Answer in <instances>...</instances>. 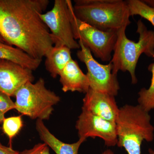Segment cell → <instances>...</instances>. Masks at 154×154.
Wrapping results in <instances>:
<instances>
[{
  "mask_svg": "<svg viewBox=\"0 0 154 154\" xmlns=\"http://www.w3.org/2000/svg\"><path fill=\"white\" fill-rule=\"evenodd\" d=\"M49 4L48 0H0V34L6 44L42 60L54 45L40 17Z\"/></svg>",
  "mask_w": 154,
  "mask_h": 154,
  "instance_id": "cell-1",
  "label": "cell"
},
{
  "mask_svg": "<svg viewBox=\"0 0 154 154\" xmlns=\"http://www.w3.org/2000/svg\"><path fill=\"white\" fill-rule=\"evenodd\" d=\"M75 16L102 31L117 32L131 23L129 8L123 0H75Z\"/></svg>",
  "mask_w": 154,
  "mask_h": 154,
  "instance_id": "cell-2",
  "label": "cell"
},
{
  "mask_svg": "<svg viewBox=\"0 0 154 154\" xmlns=\"http://www.w3.org/2000/svg\"><path fill=\"white\" fill-rule=\"evenodd\" d=\"M137 24V33L139 34L138 41L135 42L127 38L126 27L119 30L113 56L110 61L113 66L112 73L117 75L119 71L128 72L133 85L138 82L135 70L140 55L144 54L148 57L154 56V31L148 30L141 19Z\"/></svg>",
  "mask_w": 154,
  "mask_h": 154,
  "instance_id": "cell-3",
  "label": "cell"
},
{
  "mask_svg": "<svg viewBox=\"0 0 154 154\" xmlns=\"http://www.w3.org/2000/svg\"><path fill=\"white\" fill-rule=\"evenodd\" d=\"M151 119L149 112L139 105L120 107L115 122L117 146L124 148L128 154H141L143 141L150 142L154 139Z\"/></svg>",
  "mask_w": 154,
  "mask_h": 154,
  "instance_id": "cell-4",
  "label": "cell"
},
{
  "mask_svg": "<svg viewBox=\"0 0 154 154\" xmlns=\"http://www.w3.org/2000/svg\"><path fill=\"white\" fill-rule=\"evenodd\" d=\"M15 109L22 115L31 119L48 120L53 106L60 101V97L45 87V82L39 78L36 83L29 82L15 94Z\"/></svg>",
  "mask_w": 154,
  "mask_h": 154,
  "instance_id": "cell-5",
  "label": "cell"
},
{
  "mask_svg": "<svg viewBox=\"0 0 154 154\" xmlns=\"http://www.w3.org/2000/svg\"><path fill=\"white\" fill-rule=\"evenodd\" d=\"M68 2L75 39L82 41L95 57L103 62L110 61L117 39V32L102 31L79 20L74 13L72 1L68 0Z\"/></svg>",
  "mask_w": 154,
  "mask_h": 154,
  "instance_id": "cell-6",
  "label": "cell"
},
{
  "mask_svg": "<svg viewBox=\"0 0 154 154\" xmlns=\"http://www.w3.org/2000/svg\"><path fill=\"white\" fill-rule=\"evenodd\" d=\"M40 17L51 31L54 45H64L71 50L81 48L73 33L68 0H55L52 9Z\"/></svg>",
  "mask_w": 154,
  "mask_h": 154,
  "instance_id": "cell-7",
  "label": "cell"
},
{
  "mask_svg": "<svg viewBox=\"0 0 154 154\" xmlns=\"http://www.w3.org/2000/svg\"><path fill=\"white\" fill-rule=\"evenodd\" d=\"M81 47L77 52L78 58L85 64L88 69L87 75L90 87L92 90L115 96L120 89L117 75L112 73L113 66L110 62L107 64L98 62L91 51L79 40Z\"/></svg>",
  "mask_w": 154,
  "mask_h": 154,
  "instance_id": "cell-8",
  "label": "cell"
},
{
  "mask_svg": "<svg viewBox=\"0 0 154 154\" xmlns=\"http://www.w3.org/2000/svg\"><path fill=\"white\" fill-rule=\"evenodd\" d=\"M79 139L101 138L107 146H114L118 142L115 122L108 121L82 109L75 125Z\"/></svg>",
  "mask_w": 154,
  "mask_h": 154,
  "instance_id": "cell-9",
  "label": "cell"
},
{
  "mask_svg": "<svg viewBox=\"0 0 154 154\" xmlns=\"http://www.w3.org/2000/svg\"><path fill=\"white\" fill-rule=\"evenodd\" d=\"M33 72L11 61L0 60V91L10 97L26 83L33 82Z\"/></svg>",
  "mask_w": 154,
  "mask_h": 154,
  "instance_id": "cell-10",
  "label": "cell"
},
{
  "mask_svg": "<svg viewBox=\"0 0 154 154\" xmlns=\"http://www.w3.org/2000/svg\"><path fill=\"white\" fill-rule=\"evenodd\" d=\"M114 97L90 88L83 99L82 109L108 121L115 122L119 108Z\"/></svg>",
  "mask_w": 154,
  "mask_h": 154,
  "instance_id": "cell-11",
  "label": "cell"
},
{
  "mask_svg": "<svg viewBox=\"0 0 154 154\" xmlns=\"http://www.w3.org/2000/svg\"><path fill=\"white\" fill-rule=\"evenodd\" d=\"M62 90L65 93L78 92L86 94L90 89L87 75L83 72L76 61L72 59L66 66L59 75Z\"/></svg>",
  "mask_w": 154,
  "mask_h": 154,
  "instance_id": "cell-12",
  "label": "cell"
},
{
  "mask_svg": "<svg viewBox=\"0 0 154 154\" xmlns=\"http://www.w3.org/2000/svg\"><path fill=\"white\" fill-rule=\"evenodd\" d=\"M36 128L41 140L51 148L56 154H78L80 146L86 140L79 139L74 143H64L51 134L43 121L40 119L36 120Z\"/></svg>",
  "mask_w": 154,
  "mask_h": 154,
  "instance_id": "cell-13",
  "label": "cell"
},
{
  "mask_svg": "<svg viewBox=\"0 0 154 154\" xmlns=\"http://www.w3.org/2000/svg\"><path fill=\"white\" fill-rule=\"evenodd\" d=\"M45 68L53 78L59 75L66 66L72 59L71 49L64 45H54L45 57Z\"/></svg>",
  "mask_w": 154,
  "mask_h": 154,
  "instance_id": "cell-14",
  "label": "cell"
},
{
  "mask_svg": "<svg viewBox=\"0 0 154 154\" xmlns=\"http://www.w3.org/2000/svg\"><path fill=\"white\" fill-rule=\"evenodd\" d=\"M0 60L11 61L32 71L38 68L42 60L33 58L18 48L1 42Z\"/></svg>",
  "mask_w": 154,
  "mask_h": 154,
  "instance_id": "cell-15",
  "label": "cell"
},
{
  "mask_svg": "<svg viewBox=\"0 0 154 154\" xmlns=\"http://www.w3.org/2000/svg\"><path fill=\"white\" fill-rule=\"evenodd\" d=\"M148 69L152 74L150 86L148 89L143 88L141 89L138 93L137 101L139 105L149 112L154 108V62L149 65Z\"/></svg>",
  "mask_w": 154,
  "mask_h": 154,
  "instance_id": "cell-16",
  "label": "cell"
},
{
  "mask_svg": "<svg viewBox=\"0 0 154 154\" xmlns=\"http://www.w3.org/2000/svg\"><path fill=\"white\" fill-rule=\"evenodd\" d=\"M131 17L139 16L150 22L154 27V8L146 5L140 0L126 1Z\"/></svg>",
  "mask_w": 154,
  "mask_h": 154,
  "instance_id": "cell-17",
  "label": "cell"
},
{
  "mask_svg": "<svg viewBox=\"0 0 154 154\" xmlns=\"http://www.w3.org/2000/svg\"><path fill=\"white\" fill-rule=\"evenodd\" d=\"M22 126L23 122L20 116L5 118L3 121V132L11 141L19 133Z\"/></svg>",
  "mask_w": 154,
  "mask_h": 154,
  "instance_id": "cell-18",
  "label": "cell"
},
{
  "mask_svg": "<svg viewBox=\"0 0 154 154\" xmlns=\"http://www.w3.org/2000/svg\"><path fill=\"white\" fill-rule=\"evenodd\" d=\"M15 109V102L11 97L0 91V112L5 113L9 110Z\"/></svg>",
  "mask_w": 154,
  "mask_h": 154,
  "instance_id": "cell-19",
  "label": "cell"
},
{
  "mask_svg": "<svg viewBox=\"0 0 154 154\" xmlns=\"http://www.w3.org/2000/svg\"><path fill=\"white\" fill-rule=\"evenodd\" d=\"M19 154H50L49 146L46 144L39 143L35 145L32 148L19 152Z\"/></svg>",
  "mask_w": 154,
  "mask_h": 154,
  "instance_id": "cell-20",
  "label": "cell"
},
{
  "mask_svg": "<svg viewBox=\"0 0 154 154\" xmlns=\"http://www.w3.org/2000/svg\"><path fill=\"white\" fill-rule=\"evenodd\" d=\"M19 152L12 149V147L4 145L0 141V154H19Z\"/></svg>",
  "mask_w": 154,
  "mask_h": 154,
  "instance_id": "cell-21",
  "label": "cell"
},
{
  "mask_svg": "<svg viewBox=\"0 0 154 154\" xmlns=\"http://www.w3.org/2000/svg\"><path fill=\"white\" fill-rule=\"evenodd\" d=\"M146 5L154 8V0H142Z\"/></svg>",
  "mask_w": 154,
  "mask_h": 154,
  "instance_id": "cell-22",
  "label": "cell"
},
{
  "mask_svg": "<svg viewBox=\"0 0 154 154\" xmlns=\"http://www.w3.org/2000/svg\"><path fill=\"white\" fill-rule=\"evenodd\" d=\"M102 154H114V153L111 150L107 149L105 150Z\"/></svg>",
  "mask_w": 154,
  "mask_h": 154,
  "instance_id": "cell-23",
  "label": "cell"
},
{
  "mask_svg": "<svg viewBox=\"0 0 154 154\" xmlns=\"http://www.w3.org/2000/svg\"><path fill=\"white\" fill-rule=\"evenodd\" d=\"M5 113L0 112V122H3L4 119H5Z\"/></svg>",
  "mask_w": 154,
  "mask_h": 154,
  "instance_id": "cell-24",
  "label": "cell"
},
{
  "mask_svg": "<svg viewBox=\"0 0 154 154\" xmlns=\"http://www.w3.org/2000/svg\"><path fill=\"white\" fill-rule=\"evenodd\" d=\"M149 154H154V151L151 149H149Z\"/></svg>",
  "mask_w": 154,
  "mask_h": 154,
  "instance_id": "cell-25",
  "label": "cell"
},
{
  "mask_svg": "<svg viewBox=\"0 0 154 154\" xmlns=\"http://www.w3.org/2000/svg\"><path fill=\"white\" fill-rule=\"evenodd\" d=\"M0 42H4V43H5V41H4V39H3L2 37V36H1V34H0Z\"/></svg>",
  "mask_w": 154,
  "mask_h": 154,
  "instance_id": "cell-26",
  "label": "cell"
}]
</instances>
